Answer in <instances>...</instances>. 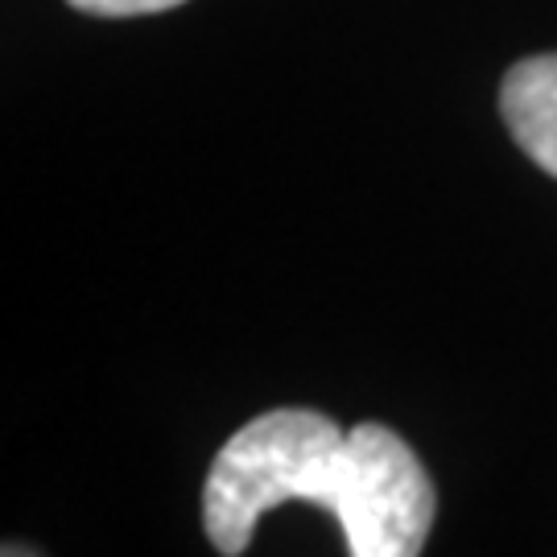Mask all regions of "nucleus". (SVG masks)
Wrapping results in <instances>:
<instances>
[{"label":"nucleus","instance_id":"obj_2","mask_svg":"<svg viewBox=\"0 0 557 557\" xmlns=\"http://www.w3.org/2000/svg\"><path fill=\"white\" fill-rule=\"evenodd\" d=\"M356 492L338 517L351 557H418L434 524V483L409 442L380 421H359Z\"/></svg>","mask_w":557,"mask_h":557},{"label":"nucleus","instance_id":"obj_4","mask_svg":"<svg viewBox=\"0 0 557 557\" xmlns=\"http://www.w3.org/2000/svg\"><path fill=\"white\" fill-rule=\"evenodd\" d=\"M66 4H75L79 13H91V17H145V13L178 9L186 0H66Z\"/></svg>","mask_w":557,"mask_h":557},{"label":"nucleus","instance_id":"obj_1","mask_svg":"<svg viewBox=\"0 0 557 557\" xmlns=\"http://www.w3.org/2000/svg\"><path fill=\"white\" fill-rule=\"evenodd\" d=\"M356 487V442L314 409H269L236 430L202 487V524L223 557L252 545L257 520L281 504H322L343 517Z\"/></svg>","mask_w":557,"mask_h":557},{"label":"nucleus","instance_id":"obj_3","mask_svg":"<svg viewBox=\"0 0 557 557\" xmlns=\"http://www.w3.org/2000/svg\"><path fill=\"white\" fill-rule=\"evenodd\" d=\"M499 112L512 140L557 178V54L517 62L499 87Z\"/></svg>","mask_w":557,"mask_h":557}]
</instances>
